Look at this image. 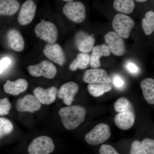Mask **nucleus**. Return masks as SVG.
Wrapping results in <instances>:
<instances>
[{"label":"nucleus","instance_id":"obj_34","mask_svg":"<svg viewBox=\"0 0 154 154\" xmlns=\"http://www.w3.org/2000/svg\"><path fill=\"white\" fill-rule=\"evenodd\" d=\"M126 68L128 71L132 74H136L138 72L137 66L132 62L127 63L126 64Z\"/></svg>","mask_w":154,"mask_h":154},{"label":"nucleus","instance_id":"obj_4","mask_svg":"<svg viewBox=\"0 0 154 154\" xmlns=\"http://www.w3.org/2000/svg\"><path fill=\"white\" fill-rule=\"evenodd\" d=\"M63 11L68 19L75 23H82L86 19V8L81 2H68L64 6Z\"/></svg>","mask_w":154,"mask_h":154},{"label":"nucleus","instance_id":"obj_10","mask_svg":"<svg viewBox=\"0 0 154 154\" xmlns=\"http://www.w3.org/2000/svg\"><path fill=\"white\" fill-rule=\"evenodd\" d=\"M36 9V4L33 0H26L22 5L19 11L18 17L19 24L26 25L31 23L35 17Z\"/></svg>","mask_w":154,"mask_h":154},{"label":"nucleus","instance_id":"obj_9","mask_svg":"<svg viewBox=\"0 0 154 154\" xmlns=\"http://www.w3.org/2000/svg\"><path fill=\"white\" fill-rule=\"evenodd\" d=\"M85 82L89 84L101 83L110 84L111 79L107 72L103 69L93 68L87 70L83 77Z\"/></svg>","mask_w":154,"mask_h":154},{"label":"nucleus","instance_id":"obj_12","mask_svg":"<svg viewBox=\"0 0 154 154\" xmlns=\"http://www.w3.org/2000/svg\"><path fill=\"white\" fill-rule=\"evenodd\" d=\"M78 84L73 82H68L61 86L57 91V97L63 99L64 102L67 106H71L75 96L79 91Z\"/></svg>","mask_w":154,"mask_h":154},{"label":"nucleus","instance_id":"obj_36","mask_svg":"<svg viewBox=\"0 0 154 154\" xmlns=\"http://www.w3.org/2000/svg\"><path fill=\"white\" fill-rule=\"evenodd\" d=\"M63 1H64V2H72V1H74V0H63Z\"/></svg>","mask_w":154,"mask_h":154},{"label":"nucleus","instance_id":"obj_11","mask_svg":"<svg viewBox=\"0 0 154 154\" xmlns=\"http://www.w3.org/2000/svg\"><path fill=\"white\" fill-rule=\"evenodd\" d=\"M43 53L46 57L60 66H63L65 63L66 58L64 52L59 44L46 45L43 49Z\"/></svg>","mask_w":154,"mask_h":154},{"label":"nucleus","instance_id":"obj_20","mask_svg":"<svg viewBox=\"0 0 154 154\" xmlns=\"http://www.w3.org/2000/svg\"><path fill=\"white\" fill-rule=\"evenodd\" d=\"M140 87L146 101L150 105H154V80L151 78L145 79L141 82Z\"/></svg>","mask_w":154,"mask_h":154},{"label":"nucleus","instance_id":"obj_21","mask_svg":"<svg viewBox=\"0 0 154 154\" xmlns=\"http://www.w3.org/2000/svg\"><path fill=\"white\" fill-rule=\"evenodd\" d=\"M20 8L17 0H0V15L11 16L16 14Z\"/></svg>","mask_w":154,"mask_h":154},{"label":"nucleus","instance_id":"obj_15","mask_svg":"<svg viewBox=\"0 0 154 154\" xmlns=\"http://www.w3.org/2000/svg\"><path fill=\"white\" fill-rule=\"evenodd\" d=\"M135 119V111H128L117 114L114 118V122L119 129L127 130L133 126Z\"/></svg>","mask_w":154,"mask_h":154},{"label":"nucleus","instance_id":"obj_22","mask_svg":"<svg viewBox=\"0 0 154 154\" xmlns=\"http://www.w3.org/2000/svg\"><path fill=\"white\" fill-rule=\"evenodd\" d=\"M90 56L88 54H79L76 58L72 62L69 69L72 71H75L77 69H85L90 64Z\"/></svg>","mask_w":154,"mask_h":154},{"label":"nucleus","instance_id":"obj_33","mask_svg":"<svg viewBox=\"0 0 154 154\" xmlns=\"http://www.w3.org/2000/svg\"><path fill=\"white\" fill-rule=\"evenodd\" d=\"M12 61L10 58L6 57L0 60V74L6 69L11 65Z\"/></svg>","mask_w":154,"mask_h":154},{"label":"nucleus","instance_id":"obj_2","mask_svg":"<svg viewBox=\"0 0 154 154\" xmlns=\"http://www.w3.org/2000/svg\"><path fill=\"white\" fill-rule=\"evenodd\" d=\"M34 32L37 37L50 44L55 43L58 36L56 26L52 22L44 20H42L36 25Z\"/></svg>","mask_w":154,"mask_h":154},{"label":"nucleus","instance_id":"obj_5","mask_svg":"<svg viewBox=\"0 0 154 154\" xmlns=\"http://www.w3.org/2000/svg\"><path fill=\"white\" fill-rule=\"evenodd\" d=\"M135 25L134 20L129 16L123 14L116 15L113 19V27L116 33L122 38H128Z\"/></svg>","mask_w":154,"mask_h":154},{"label":"nucleus","instance_id":"obj_13","mask_svg":"<svg viewBox=\"0 0 154 154\" xmlns=\"http://www.w3.org/2000/svg\"><path fill=\"white\" fill-rule=\"evenodd\" d=\"M41 105V103L35 96L28 95L18 100L16 107L17 110L19 112H29L33 113L39 110Z\"/></svg>","mask_w":154,"mask_h":154},{"label":"nucleus","instance_id":"obj_27","mask_svg":"<svg viewBox=\"0 0 154 154\" xmlns=\"http://www.w3.org/2000/svg\"><path fill=\"white\" fill-rule=\"evenodd\" d=\"M14 125L7 119L0 117V139L13 131Z\"/></svg>","mask_w":154,"mask_h":154},{"label":"nucleus","instance_id":"obj_17","mask_svg":"<svg viewBox=\"0 0 154 154\" xmlns=\"http://www.w3.org/2000/svg\"><path fill=\"white\" fill-rule=\"evenodd\" d=\"M28 87V83L26 80L20 79L15 82L8 80L4 85V90L6 93L17 96L26 91Z\"/></svg>","mask_w":154,"mask_h":154},{"label":"nucleus","instance_id":"obj_32","mask_svg":"<svg viewBox=\"0 0 154 154\" xmlns=\"http://www.w3.org/2000/svg\"><path fill=\"white\" fill-rule=\"evenodd\" d=\"M113 84L116 88L121 89L125 85V82L123 79L118 75H115L113 77Z\"/></svg>","mask_w":154,"mask_h":154},{"label":"nucleus","instance_id":"obj_25","mask_svg":"<svg viewBox=\"0 0 154 154\" xmlns=\"http://www.w3.org/2000/svg\"><path fill=\"white\" fill-rule=\"evenodd\" d=\"M143 28L146 35H150L154 31V13L149 11L146 14L142 20Z\"/></svg>","mask_w":154,"mask_h":154},{"label":"nucleus","instance_id":"obj_16","mask_svg":"<svg viewBox=\"0 0 154 154\" xmlns=\"http://www.w3.org/2000/svg\"><path fill=\"white\" fill-rule=\"evenodd\" d=\"M76 42L80 52L88 54L92 51L94 47L95 39L94 34L87 36L86 33L80 32L76 36Z\"/></svg>","mask_w":154,"mask_h":154},{"label":"nucleus","instance_id":"obj_30","mask_svg":"<svg viewBox=\"0 0 154 154\" xmlns=\"http://www.w3.org/2000/svg\"><path fill=\"white\" fill-rule=\"evenodd\" d=\"M147 154H154V140L149 138H146L141 143Z\"/></svg>","mask_w":154,"mask_h":154},{"label":"nucleus","instance_id":"obj_23","mask_svg":"<svg viewBox=\"0 0 154 154\" xmlns=\"http://www.w3.org/2000/svg\"><path fill=\"white\" fill-rule=\"evenodd\" d=\"M88 91L92 96L95 97H100L105 93L110 92L112 89V85L110 84H89L88 87Z\"/></svg>","mask_w":154,"mask_h":154},{"label":"nucleus","instance_id":"obj_3","mask_svg":"<svg viewBox=\"0 0 154 154\" xmlns=\"http://www.w3.org/2000/svg\"><path fill=\"white\" fill-rule=\"evenodd\" d=\"M110 136V127L105 123H100L85 136V140L88 144L96 146L105 142Z\"/></svg>","mask_w":154,"mask_h":154},{"label":"nucleus","instance_id":"obj_18","mask_svg":"<svg viewBox=\"0 0 154 154\" xmlns=\"http://www.w3.org/2000/svg\"><path fill=\"white\" fill-rule=\"evenodd\" d=\"M110 51L105 44L94 46L90 56V64L93 68H98L101 66L100 58L102 56L107 57L110 55Z\"/></svg>","mask_w":154,"mask_h":154},{"label":"nucleus","instance_id":"obj_7","mask_svg":"<svg viewBox=\"0 0 154 154\" xmlns=\"http://www.w3.org/2000/svg\"><path fill=\"white\" fill-rule=\"evenodd\" d=\"M28 70L33 76H43L48 79H53L57 72L55 66L48 60H43L37 64L29 66Z\"/></svg>","mask_w":154,"mask_h":154},{"label":"nucleus","instance_id":"obj_31","mask_svg":"<svg viewBox=\"0 0 154 154\" xmlns=\"http://www.w3.org/2000/svg\"><path fill=\"white\" fill-rule=\"evenodd\" d=\"M99 154H119L112 146L110 145L103 144L99 151Z\"/></svg>","mask_w":154,"mask_h":154},{"label":"nucleus","instance_id":"obj_24","mask_svg":"<svg viewBox=\"0 0 154 154\" xmlns=\"http://www.w3.org/2000/svg\"><path fill=\"white\" fill-rule=\"evenodd\" d=\"M134 0H115L113 7L116 11L125 14H130L135 8Z\"/></svg>","mask_w":154,"mask_h":154},{"label":"nucleus","instance_id":"obj_14","mask_svg":"<svg viewBox=\"0 0 154 154\" xmlns=\"http://www.w3.org/2000/svg\"><path fill=\"white\" fill-rule=\"evenodd\" d=\"M57 93V88L51 87L47 89L37 87L33 90L34 96L39 102L44 105H50L55 101Z\"/></svg>","mask_w":154,"mask_h":154},{"label":"nucleus","instance_id":"obj_26","mask_svg":"<svg viewBox=\"0 0 154 154\" xmlns=\"http://www.w3.org/2000/svg\"><path fill=\"white\" fill-rule=\"evenodd\" d=\"M114 108L116 111L118 113L128 111H134L131 102L124 97H121L116 101L114 104Z\"/></svg>","mask_w":154,"mask_h":154},{"label":"nucleus","instance_id":"obj_35","mask_svg":"<svg viewBox=\"0 0 154 154\" xmlns=\"http://www.w3.org/2000/svg\"><path fill=\"white\" fill-rule=\"evenodd\" d=\"M135 1L139 2H146L147 0H135Z\"/></svg>","mask_w":154,"mask_h":154},{"label":"nucleus","instance_id":"obj_8","mask_svg":"<svg viewBox=\"0 0 154 154\" xmlns=\"http://www.w3.org/2000/svg\"><path fill=\"white\" fill-rule=\"evenodd\" d=\"M105 43L110 52L117 56H122L126 52L125 43L121 36L113 31H110L105 36Z\"/></svg>","mask_w":154,"mask_h":154},{"label":"nucleus","instance_id":"obj_29","mask_svg":"<svg viewBox=\"0 0 154 154\" xmlns=\"http://www.w3.org/2000/svg\"><path fill=\"white\" fill-rule=\"evenodd\" d=\"M130 154H147L141 143L135 140L131 144Z\"/></svg>","mask_w":154,"mask_h":154},{"label":"nucleus","instance_id":"obj_19","mask_svg":"<svg viewBox=\"0 0 154 154\" xmlns=\"http://www.w3.org/2000/svg\"><path fill=\"white\" fill-rule=\"evenodd\" d=\"M8 43L12 49L17 52L22 51L25 48V41L23 36L18 30L12 29L7 34Z\"/></svg>","mask_w":154,"mask_h":154},{"label":"nucleus","instance_id":"obj_28","mask_svg":"<svg viewBox=\"0 0 154 154\" xmlns=\"http://www.w3.org/2000/svg\"><path fill=\"white\" fill-rule=\"evenodd\" d=\"M11 108V102L8 99L5 98L0 99V115L8 114Z\"/></svg>","mask_w":154,"mask_h":154},{"label":"nucleus","instance_id":"obj_6","mask_svg":"<svg viewBox=\"0 0 154 154\" xmlns=\"http://www.w3.org/2000/svg\"><path fill=\"white\" fill-rule=\"evenodd\" d=\"M54 143L51 138L42 136L34 139L28 147L30 154H49L54 151Z\"/></svg>","mask_w":154,"mask_h":154},{"label":"nucleus","instance_id":"obj_1","mask_svg":"<svg viewBox=\"0 0 154 154\" xmlns=\"http://www.w3.org/2000/svg\"><path fill=\"white\" fill-rule=\"evenodd\" d=\"M87 110L80 105H72L61 108L59 111L62 123L68 130L76 129L85 121Z\"/></svg>","mask_w":154,"mask_h":154}]
</instances>
